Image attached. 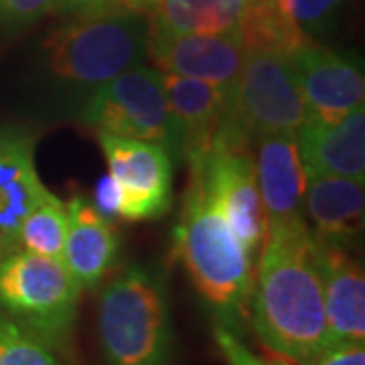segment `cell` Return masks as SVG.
Instances as JSON below:
<instances>
[{
	"label": "cell",
	"instance_id": "29",
	"mask_svg": "<svg viewBox=\"0 0 365 365\" xmlns=\"http://www.w3.org/2000/svg\"><path fill=\"white\" fill-rule=\"evenodd\" d=\"M276 365H294V364H290V361H287V359H280V361H276Z\"/></svg>",
	"mask_w": 365,
	"mask_h": 365
},
{
	"label": "cell",
	"instance_id": "4",
	"mask_svg": "<svg viewBox=\"0 0 365 365\" xmlns=\"http://www.w3.org/2000/svg\"><path fill=\"white\" fill-rule=\"evenodd\" d=\"M148 14L104 9L71 14L45 41L47 67L71 86L96 90L146 57Z\"/></svg>",
	"mask_w": 365,
	"mask_h": 365
},
{
	"label": "cell",
	"instance_id": "9",
	"mask_svg": "<svg viewBox=\"0 0 365 365\" xmlns=\"http://www.w3.org/2000/svg\"><path fill=\"white\" fill-rule=\"evenodd\" d=\"M108 175L116 182L118 217L148 222L167 215L173 205V158L160 144L96 132Z\"/></svg>",
	"mask_w": 365,
	"mask_h": 365
},
{
	"label": "cell",
	"instance_id": "30",
	"mask_svg": "<svg viewBox=\"0 0 365 365\" xmlns=\"http://www.w3.org/2000/svg\"><path fill=\"white\" fill-rule=\"evenodd\" d=\"M246 2H248V4H250V2H258V0H246Z\"/></svg>",
	"mask_w": 365,
	"mask_h": 365
},
{
	"label": "cell",
	"instance_id": "22",
	"mask_svg": "<svg viewBox=\"0 0 365 365\" xmlns=\"http://www.w3.org/2000/svg\"><path fill=\"white\" fill-rule=\"evenodd\" d=\"M0 365H66L59 347L0 311Z\"/></svg>",
	"mask_w": 365,
	"mask_h": 365
},
{
	"label": "cell",
	"instance_id": "26",
	"mask_svg": "<svg viewBox=\"0 0 365 365\" xmlns=\"http://www.w3.org/2000/svg\"><path fill=\"white\" fill-rule=\"evenodd\" d=\"M217 343L230 365H276V361H264L258 355H254L248 347L242 345L240 337L220 327H217Z\"/></svg>",
	"mask_w": 365,
	"mask_h": 365
},
{
	"label": "cell",
	"instance_id": "20",
	"mask_svg": "<svg viewBox=\"0 0 365 365\" xmlns=\"http://www.w3.org/2000/svg\"><path fill=\"white\" fill-rule=\"evenodd\" d=\"M237 33L246 49L290 53L300 47L307 37L288 16L280 13L274 0L250 2L237 19Z\"/></svg>",
	"mask_w": 365,
	"mask_h": 365
},
{
	"label": "cell",
	"instance_id": "25",
	"mask_svg": "<svg viewBox=\"0 0 365 365\" xmlns=\"http://www.w3.org/2000/svg\"><path fill=\"white\" fill-rule=\"evenodd\" d=\"M309 365H365L364 343H333L325 345Z\"/></svg>",
	"mask_w": 365,
	"mask_h": 365
},
{
	"label": "cell",
	"instance_id": "2",
	"mask_svg": "<svg viewBox=\"0 0 365 365\" xmlns=\"http://www.w3.org/2000/svg\"><path fill=\"white\" fill-rule=\"evenodd\" d=\"M175 252L217 327L240 337L250 323L256 258L213 205L197 170H191L182 197Z\"/></svg>",
	"mask_w": 365,
	"mask_h": 365
},
{
	"label": "cell",
	"instance_id": "1",
	"mask_svg": "<svg viewBox=\"0 0 365 365\" xmlns=\"http://www.w3.org/2000/svg\"><path fill=\"white\" fill-rule=\"evenodd\" d=\"M250 300V325L280 359L309 365L327 345L314 235L304 217L268 223Z\"/></svg>",
	"mask_w": 365,
	"mask_h": 365
},
{
	"label": "cell",
	"instance_id": "5",
	"mask_svg": "<svg viewBox=\"0 0 365 365\" xmlns=\"http://www.w3.org/2000/svg\"><path fill=\"white\" fill-rule=\"evenodd\" d=\"M81 288L61 260L14 250L0 256V311L55 347L69 337Z\"/></svg>",
	"mask_w": 365,
	"mask_h": 365
},
{
	"label": "cell",
	"instance_id": "7",
	"mask_svg": "<svg viewBox=\"0 0 365 365\" xmlns=\"http://www.w3.org/2000/svg\"><path fill=\"white\" fill-rule=\"evenodd\" d=\"M250 143L252 136L227 112L205 163L199 169L189 170L201 175L213 205L242 237L254 258H258L268 232V220Z\"/></svg>",
	"mask_w": 365,
	"mask_h": 365
},
{
	"label": "cell",
	"instance_id": "27",
	"mask_svg": "<svg viewBox=\"0 0 365 365\" xmlns=\"http://www.w3.org/2000/svg\"><path fill=\"white\" fill-rule=\"evenodd\" d=\"M98 211L106 215L108 220H114L118 217V189L116 182L112 181L110 175H104L100 181L96 182V189H93V201H91Z\"/></svg>",
	"mask_w": 365,
	"mask_h": 365
},
{
	"label": "cell",
	"instance_id": "23",
	"mask_svg": "<svg viewBox=\"0 0 365 365\" xmlns=\"http://www.w3.org/2000/svg\"><path fill=\"white\" fill-rule=\"evenodd\" d=\"M280 13L288 16L300 31L311 37L323 33L335 19L343 0H274Z\"/></svg>",
	"mask_w": 365,
	"mask_h": 365
},
{
	"label": "cell",
	"instance_id": "24",
	"mask_svg": "<svg viewBox=\"0 0 365 365\" xmlns=\"http://www.w3.org/2000/svg\"><path fill=\"white\" fill-rule=\"evenodd\" d=\"M57 0H0V25L23 29L55 9Z\"/></svg>",
	"mask_w": 365,
	"mask_h": 365
},
{
	"label": "cell",
	"instance_id": "28",
	"mask_svg": "<svg viewBox=\"0 0 365 365\" xmlns=\"http://www.w3.org/2000/svg\"><path fill=\"white\" fill-rule=\"evenodd\" d=\"M157 0H122L124 9H130V11H136V13L148 14L153 11Z\"/></svg>",
	"mask_w": 365,
	"mask_h": 365
},
{
	"label": "cell",
	"instance_id": "18",
	"mask_svg": "<svg viewBox=\"0 0 365 365\" xmlns=\"http://www.w3.org/2000/svg\"><path fill=\"white\" fill-rule=\"evenodd\" d=\"M297 146L304 173L365 181L364 108L335 122L307 120L297 130Z\"/></svg>",
	"mask_w": 365,
	"mask_h": 365
},
{
	"label": "cell",
	"instance_id": "13",
	"mask_svg": "<svg viewBox=\"0 0 365 365\" xmlns=\"http://www.w3.org/2000/svg\"><path fill=\"white\" fill-rule=\"evenodd\" d=\"M175 128L179 134L181 165L199 169L222 128L230 110V96L199 79L163 73Z\"/></svg>",
	"mask_w": 365,
	"mask_h": 365
},
{
	"label": "cell",
	"instance_id": "14",
	"mask_svg": "<svg viewBox=\"0 0 365 365\" xmlns=\"http://www.w3.org/2000/svg\"><path fill=\"white\" fill-rule=\"evenodd\" d=\"M317 262L325 300L327 345L364 343L365 278L361 264L347 248L325 244L314 237Z\"/></svg>",
	"mask_w": 365,
	"mask_h": 365
},
{
	"label": "cell",
	"instance_id": "8",
	"mask_svg": "<svg viewBox=\"0 0 365 365\" xmlns=\"http://www.w3.org/2000/svg\"><path fill=\"white\" fill-rule=\"evenodd\" d=\"M230 116L248 132H297L309 120L290 55L248 49L230 102Z\"/></svg>",
	"mask_w": 365,
	"mask_h": 365
},
{
	"label": "cell",
	"instance_id": "11",
	"mask_svg": "<svg viewBox=\"0 0 365 365\" xmlns=\"http://www.w3.org/2000/svg\"><path fill=\"white\" fill-rule=\"evenodd\" d=\"M290 61L309 110V120L335 122L364 108V67L355 57L309 39L290 53Z\"/></svg>",
	"mask_w": 365,
	"mask_h": 365
},
{
	"label": "cell",
	"instance_id": "19",
	"mask_svg": "<svg viewBox=\"0 0 365 365\" xmlns=\"http://www.w3.org/2000/svg\"><path fill=\"white\" fill-rule=\"evenodd\" d=\"M246 0H157L148 13L150 35H211L237 26Z\"/></svg>",
	"mask_w": 365,
	"mask_h": 365
},
{
	"label": "cell",
	"instance_id": "6",
	"mask_svg": "<svg viewBox=\"0 0 365 365\" xmlns=\"http://www.w3.org/2000/svg\"><path fill=\"white\" fill-rule=\"evenodd\" d=\"M79 118L96 132L160 144L173 163H181L179 134L158 69L140 63L102 83L91 91Z\"/></svg>",
	"mask_w": 365,
	"mask_h": 365
},
{
	"label": "cell",
	"instance_id": "3",
	"mask_svg": "<svg viewBox=\"0 0 365 365\" xmlns=\"http://www.w3.org/2000/svg\"><path fill=\"white\" fill-rule=\"evenodd\" d=\"M98 339L108 365H170L169 292L157 268L132 264L106 282L98 299Z\"/></svg>",
	"mask_w": 365,
	"mask_h": 365
},
{
	"label": "cell",
	"instance_id": "15",
	"mask_svg": "<svg viewBox=\"0 0 365 365\" xmlns=\"http://www.w3.org/2000/svg\"><path fill=\"white\" fill-rule=\"evenodd\" d=\"M302 215L317 240L347 248L364 234V181L304 173Z\"/></svg>",
	"mask_w": 365,
	"mask_h": 365
},
{
	"label": "cell",
	"instance_id": "17",
	"mask_svg": "<svg viewBox=\"0 0 365 365\" xmlns=\"http://www.w3.org/2000/svg\"><path fill=\"white\" fill-rule=\"evenodd\" d=\"M120 235L112 220L102 215L90 197L67 201V235L63 264L81 290L96 288L116 266Z\"/></svg>",
	"mask_w": 365,
	"mask_h": 365
},
{
	"label": "cell",
	"instance_id": "12",
	"mask_svg": "<svg viewBox=\"0 0 365 365\" xmlns=\"http://www.w3.org/2000/svg\"><path fill=\"white\" fill-rule=\"evenodd\" d=\"M47 193L35 163L33 134L0 126V256L19 250L23 223Z\"/></svg>",
	"mask_w": 365,
	"mask_h": 365
},
{
	"label": "cell",
	"instance_id": "21",
	"mask_svg": "<svg viewBox=\"0 0 365 365\" xmlns=\"http://www.w3.org/2000/svg\"><path fill=\"white\" fill-rule=\"evenodd\" d=\"M67 235V203L51 191L29 213L21 227L19 250L63 262Z\"/></svg>",
	"mask_w": 365,
	"mask_h": 365
},
{
	"label": "cell",
	"instance_id": "31",
	"mask_svg": "<svg viewBox=\"0 0 365 365\" xmlns=\"http://www.w3.org/2000/svg\"><path fill=\"white\" fill-rule=\"evenodd\" d=\"M118 2H120V4H122V0H118ZM122 6H124V4H122Z\"/></svg>",
	"mask_w": 365,
	"mask_h": 365
},
{
	"label": "cell",
	"instance_id": "10",
	"mask_svg": "<svg viewBox=\"0 0 365 365\" xmlns=\"http://www.w3.org/2000/svg\"><path fill=\"white\" fill-rule=\"evenodd\" d=\"M246 45L237 26L211 35H150L146 41V57L160 73L199 79L215 86L225 96L235 90L246 59Z\"/></svg>",
	"mask_w": 365,
	"mask_h": 365
},
{
	"label": "cell",
	"instance_id": "16",
	"mask_svg": "<svg viewBox=\"0 0 365 365\" xmlns=\"http://www.w3.org/2000/svg\"><path fill=\"white\" fill-rule=\"evenodd\" d=\"M254 165L262 205L268 223L302 215L304 169L299 157L297 132H258L252 136Z\"/></svg>",
	"mask_w": 365,
	"mask_h": 365
}]
</instances>
